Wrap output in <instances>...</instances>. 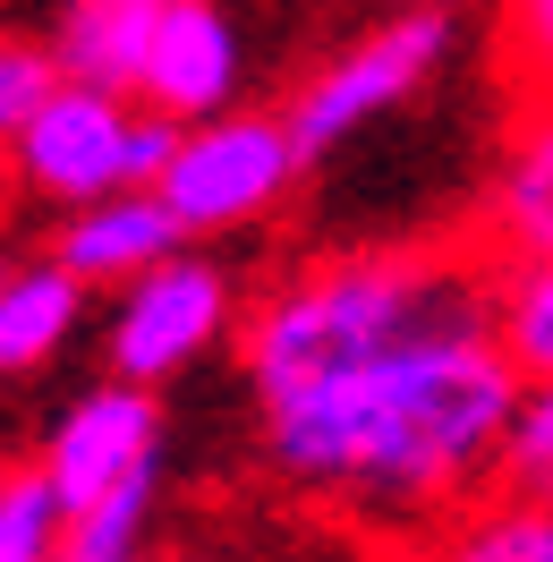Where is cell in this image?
I'll return each instance as SVG.
<instances>
[{
	"instance_id": "1",
	"label": "cell",
	"mask_w": 553,
	"mask_h": 562,
	"mask_svg": "<svg viewBox=\"0 0 553 562\" xmlns=\"http://www.w3.org/2000/svg\"><path fill=\"white\" fill-rule=\"evenodd\" d=\"M256 460L366 528H443L503 477L528 375L494 333L485 247H332L247 307Z\"/></svg>"
},
{
	"instance_id": "2",
	"label": "cell",
	"mask_w": 553,
	"mask_h": 562,
	"mask_svg": "<svg viewBox=\"0 0 553 562\" xmlns=\"http://www.w3.org/2000/svg\"><path fill=\"white\" fill-rule=\"evenodd\" d=\"M179 145V120L145 111L137 94H111V86H60L52 103L35 111V128L9 145V179L52 213L103 205V196H128V188H154L162 162Z\"/></svg>"
},
{
	"instance_id": "3",
	"label": "cell",
	"mask_w": 553,
	"mask_h": 562,
	"mask_svg": "<svg viewBox=\"0 0 553 562\" xmlns=\"http://www.w3.org/2000/svg\"><path fill=\"white\" fill-rule=\"evenodd\" d=\"M451 52H460V18H443V9H383L375 26H358L349 43H332V52L290 86L281 120H290L298 154L324 162L332 145L366 137L375 120L417 103V94L451 69Z\"/></svg>"
},
{
	"instance_id": "4",
	"label": "cell",
	"mask_w": 553,
	"mask_h": 562,
	"mask_svg": "<svg viewBox=\"0 0 553 562\" xmlns=\"http://www.w3.org/2000/svg\"><path fill=\"white\" fill-rule=\"evenodd\" d=\"M307 179V154L290 137L281 111H222V120H196L179 128L171 162L154 179V196L179 213L188 239H230V231H256L290 205V188Z\"/></svg>"
},
{
	"instance_id": "5",
	"label": "cell",
	"mask_w": 553,
	"mask_h": 562,
	"mask_svg": "<svg viewBox=\"0 0 553 562\" xmlns=\"http://www.w3.org/2000/svg\"><path fill=\"white\" fill-rule=\"evenodd\" d=\"M247 324L239 307V273L213 256L205 239H188L179 256H162L154 273H137L128 290H111L103 316V367L120 384L162 392L171 375H188L205 350H222Z\"/></svg>"
},
{
	"instance_id": "6",
	"label": "cell",
	"mask_w": 553,
	"mask_h": 562,
	"mask_svg": "<svg viewBox=\"0 0 553 562\" xmlns=\"http://www.w3.org/2000/svg\"><path fill=\"white\" fill-rule=\"evenodd\" d=\"M35 469L52 477V494H60L69 512H94V503L120 494L128 477L162 469V401H154L145 384L103 375L94 392H77L69 409L52 418Z\"/></svg>"
},
{
	"instance_id": "7",
	"label": "cell",
	"mask_w": 553,
	"mask_h": 562,
	"mask_svg": "<svg viewBox=\"0 0 553 562\" xmlns=\"http://www.w3.org/2000/svg\"><path fill=\"white\" fill-rule=\"evenodd\" d=\"M247 94V35L230 0H171L162 9V35H154V60H145L137 103L196 128V120H222L239 111Z\"/></svg>"
},
{
	"instance_id": "8",
	"label": "cell",
	"mask_w": 553,
	"mask_h": 562,
	"mask_svg": "<svg viewBox=\"0 0 553 562\" xmlns=\"http://www.w3.org/2000/svg\"><path fill=\"white\" fill-rule=\"evenodd\" d=\"M469 247L494 265H545L553 256V94H519L511 128L494 145V171L477 188Z\"/></svg>"
},
{
	"instance_id": "9",
	"label": "cell",
	"mask_w": 553,
	"mask_h": 562,
	"mask_svg": "<svg viewBox=\"0 0 553 562\" xmlns=\"http://www.w3.org/2000/svg\"><path fill=\"white\" fill-rule=\"evenodd\" d=\"M179 247H188V231H179V213L162 205L154 188L77 205V213H60V231H52V256H60L86 290H128L137 273H154Z\"/></svg>"
},
{
	"instance_id": "10",
	"label": "cell",
	"mask_w": 553,
	"mask_h": 562,
	"mask_svg": "<svg viewBox=\"0 0 553 562\" xmlns=\"http://www.w3.org/2000/svg\"><path fill=\"white\" fill-rule=\"evenodd\" d=\"M162 9L171 0H60V26L52 52L77 86H111V94H137L154 35H162Z\"/></svg>"
},
{
	"instance_id": "11",
	"label": "cell",
	"mask_w": 553,
	"mask_h": 562,
	"mask_svg": "<svg viewBox=\"0 0 553 562\" xmlns=\"http://www.w3.org/2000/svg\"><path fill=\"white\" fill-rule=\"evenodd\" d=\"M86 281L60 265V256H35V265H9L0 281V375H35L86 333Z\"/></svg>"
},
{
	"instance_id": "12",
	"label": "cell",
	"mask_w": 553,
	"mask_h": 562,
	"mask_svg": "<svg viewBox=\"0 0 553 562\" xmlns=\"http://www.w3.org/2000/svg\"><path fill=\"white\" fill-rule=\"evenodd\" d=\"M409 562H553V503L494 486L469 512H451L443 528H426V546Z\"/></svg>"
},
{
	"instance_id": "13",
	"label": "cell",
	"mask_w": 553,
	"mask_h": 562,
	"mask_svg": "<svg viewBox=\"0 0 553 562\" xmlns=\"http://www.w3.org/2000/svg\"><path fill=\"white\" fill-rule=\"evenodd\" d=\"M494 333L528 384H553V256L545 265H494Z\"/></svg>"
},
{
	"instance_id": "14",
	"label": "cell",
	"mask_w": 553,
	"mask_h": 562,
	"mask_svg": "<svg viewBox=\"0 0 553 562\" xmlns=\"http://www.w3.org/2000/svg\"><path fill=\"white\" fill-rule=\"evenodd\" d=\"M154 503H162V469L128 477V486L103 494L94 512H69V546H60V562H145Z\"/></svg>"
},
{
	"instance_id": "15",
	"label": "cell",
	"mask_w": 553,
	"mask_h": 562,
	"mask_svg": "<svg viewBox=\"0 0 553 562\" xmlns=\"http://www.w3.org/2000/svg\"><path fill=\"white\" fill-rule=\"evenodd\" d=\"M69 546V503L52 494L43 469H9L0 486V562H60Z\"/></svg>"
},
{
	"instance_id": "16",
	"label": "cell",
	"mask_w": 553,
	"mask_h": 562,
	"mask_svg": "<svg viewBox=\"0 0 553 562\" xmlns=\"http://www.w3.org/2000/svg\"><path fill=\"white\" fill-rule=\"evenodd\" d=\"M69 86V69H60V52H52V35L26 43V35H0V154L35 128V111L52 103Z\"/></svg>"
},
{
	"instance_id": "17",
	"label": "cell",
	"mask_w": 553,
	"mask_h": 562,
	"mask_svg": "<svg viewBox=\"0 0 553 562\" xmlns=\"http://www.w3.org/2000/svg\"><path fill=\"white\" fill-rule=\"evenodd\" d=\"M503 494H528V503H553V384H528L511 409V435H503Z\"/></svg>"
},
{
	"instance_id": "18",
	"label": "cell",
	"mask_w": 553,
	"mask_h": 562,
	"mask_svg": "<svg viewBox=\"0 0 553 562\" xmlns=\"http://www.w3.org/2000/svg\"><path fill=\"white\" fill-rule=\"evenodd\" d=\"M494 26L519 94H553V0H494Z\"/></svg>"
},
{
	"instance_id": "19",
	"label": "cell",
	"mask_w": 553,
	"mask_h": 562,
	"mask_svg": "<svg viewBox=\"0 0 553 562\" xmlns=\"http://www.w3.org/2000/svg\"><path fill=\"white\" fill-rule=\"evenodd\" d=\"M392 9H443V18H460V9H477V0H392Z\"/></svg>"
},
{
	"instance_id": "20",
	"label": "cell",
	"mask_w": 553,
	"mask_h": 562,
	"mask_svg": "<svg viewBox=\"0 0 553 562\" xmlns=\"http://www.w3.org/2000/svg\"><path fill=\"white\" fill-rule=\"evenodd\" d=\"M0 281H9V256H0Z\"/></svg>"
},
{
	"instance_id": "21",
	"label": "cell",
	"mask_w": 553,
	"mask_h": 562,
	"mask_svg": "<svg viewBox=\"0 0 553 562\" xmlns=\"http://www.w3.org/2000/svg\"><path fill=\"white\" fill-rule=\"evenodd\" d=\"M0 486H9V469H0Z\"/></svg>"
}]
</instances>
